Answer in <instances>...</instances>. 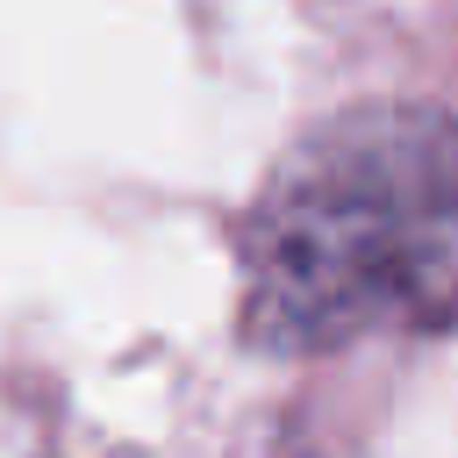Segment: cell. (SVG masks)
I'll return each mask as SVG.
<instances>
[{"mask_svg": "<svg viewBox=\"0 0 458 458\" xmlns=\"http://www.w3.org/2000/svg\"><path fill=\"white\" fill-rule=\"evenodd\" d=\"M243 336L279 358L458 322V122L365 100L308 129L236 222Z\"/></svg>", "mask_w": 458, "mask_h": 458, "instance_id": "1", "label": "cell"}]
</instances>
